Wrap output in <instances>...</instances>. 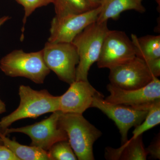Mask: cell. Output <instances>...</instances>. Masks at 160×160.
<instances>
[{
    "instance_id": "cell-1",
    "label": "cell",
    "mask_w": 160,
    "mask_h": 160,
    "mask_svg": "<svg viewBox=\"0 0 160 160\" xmlns=\"http://www.w3.org/2000/svg\"><path fill=\"white\" fill-rule=\"evenodd\" d=\"M58 124L66 132L78 160H95L93 146L102 136V132L78 113L60 111Z\"/></svg>"
},
{
    "instance_id": "cell-2",
    "label": "cell",
    "mask_w": 160,
    "mask_h": 160,
    "mask_svg": "<svg viewBox=\"0 0 160 160\" xmlns=\"http://www.w3.org/2000/svg\"><path fill=\"white\" fill-rule=\"evenodd\" d=\"M20 102L17 109L0 121L2 132L18 120L36 118L42 115L59 110L60 96H54L48 90H36L29 86L21 85L19 88Z\"/></svg>"
},
{
    "instance_id": "cell-3",
    "label": "cell",
    "mask_w": 160,
    "mask_h": 160,
    "mask_svg": "<svg viewBox=\"0 0 160 160\" xmlns=\"http://www.w3.org/2000/svg\"><path fill=\"white\" fill-rule=\"evenodd\" d=\"M109 30L107 21H96L83 29L72 41L79 58L76 69V81H88L89 69L98 59L103 41Z\"/></svg>"
},
{
    "instance_id": "cell-4",
    "label": "cell",
    "mask_w": 160,
    "mask_h": 160,
    "mask_svg": "<svg viewBox=\"0 0 160 160\" xmlns=\"http://www.w3.org/2000/svg\"><path fill=\"white\" fill-rule=\"evenodd\" d=\"M0 69L7 76L26 78L38 84H43L50 72L42 50L31 52L13 50L0 60Z\"/></svg>"
},
{
    "instance_id": "cell-5",
    "label": "cell",
    "mask_w": 160,
    "mask_h": 160,
    "mask_svg": "<svg viewBox=\"0 0 160 160\" xmlns=\"http://www.w3.org/2000/svg\"><path fill=\"white\" fill-rule=\"evenodd\" d=\"M42 51L46 66L60 80L69 85L76 81V69L79 58L72 43L47 42Z\"/></svg>"
},
{
    "instance_id": "cell-6",
    "label": "cell",
    "mask_w": 160,
    "mask_h": 160,
    "mask_svg": "<svg viewBox=\"0 0 160 160\" xmlns=\"http://www.w3.org/2000/svg\"><path fill=\"white\" fill-rule=\"evenodd\" d=\"M60 113V110L54 112L46 119L29 126L7 128L3 133L6 135L13 132L24 133L31 139L30 146L48 151L55 143L68 140L66 132L59 126Z\"/></svg>"
},
{
    "instance_id": "cell-7",
    "label": "cell",
    "mask_w": 160,
    "mask_h": 160,
    "mask_svg": "<svg viewBox=\"0 0 160 160\" xmlns=\"http://www.w3.org/2000/svg\"><path fill=\"white\" fill-rule=\"evenodd\" d=\"M107 89L110 94L105 99L106 101L138 110L148 111L160 100V81L157 77L146 86L138 89L126 90L110 83L107 85Z\"/></svg>"
},
{
    "instance_id": "cell-8",
    "label": "cell",
    "mask_w": 160,
    "mask_h": 160,
    "mask_svg": "<svg viewBox=\"0 0 160 160\" xmlns=\"http://www.w3.org/2000/svg\"><path fill=\"white\" fill-rule=\"evenodd\" d=\"M133 43L124 32L110 30L106 34L97 61L98 67L110 69L135 57Z\"/></svg>"
},
{
    "instance_id": "cell-9",
    "label": "cell",
    "mask_w": 160,
    "mask_h": 160,
    "mask_svg": "<svg viewBox=\"0 0 160 160\" xmlns=\"http://www.w3.org/2000/svg\"><path fill=\"white\" fill-rule=\"evenodd\" d=\"M91 107L99 109L114 121L119 130L122 144L128 141L129 129L142 122L148 112L146 110H138L130 106L109 102L104 99L101 93L93 98Z\"/></svg>"
},
{
    "instance_id": "cell-10",
    "label": "cell",
    "mask_w": 160,
    "mask_h": 160,
    "mask_svg": "<svg viewBox=\"0 0 160 160\" xmlns=\"http://www.w3.org/2000/svg\"><path fill=\"white\" fill-rule=\"evenodd\" d=\"M101 6L89 11L62 17L55 16L51 22L48 42H72L75 38L92 23L97 21Z\"/></svg>"
},
{
    "instance_id": "cell-11",
    "label": "cell",
    "mask_w": 160,
    "mask_h": 160,
    "mask_svg": "<svg viewBox=\"0 0 160 160\" xmlns=\"http://www.w3.org/2000/svg\"><path fill=\"white\" fill-rule=\"evenodd\" d=\"M109 69L110 84L126 90L144 87L155 77L146 62L137 57Z\"/></svg>"
},
{
    "instance_id": "cell-12",
    "label": "cell",
    "mask_w": 160,
    "mask_h": 160,
    "mask_svg": "<svg viewBox=\"0 0 160 160\" xmlns=\"http://www.w3.org/2000/svg\"><path fill=\"white\" fill-rule=\"evenodd\" d=\"M89 81H75L59 99V110L64 113L82 114L91 108L93 98L100 94Z\"/></svg>"
},
{
    "instance_id": "cell-13",
    "label": "cell",
    "mask_w": 160,
    "mask_h": 160,
    "mask_svg": "<svg viewBox=\"0 0 160 160\" xmlns=\"http://www.w3.org/2000/svg\"><path fill=\"white\" fill-rule=\"evenodd\" d=\"M148 153L145 149L142 135L131 138L118 148L107 147L105 157L111 160H146Z\"/></svg>"
},
{
    "instance_id": "cell-14",
    "label": "cell",
    "mask_w": 160,
    "mask_h": 160,
    "mask_svg": "<svg viewBox=\"0 0 160 160\" xmlns=\"http://www.w3.org/2000/svg\"><path fill=\"white\" fill-rule=\"evenodd\" d=\"M97 22L108 21L109 19L117 20L121 13L129 10H134L143 13L145 7L138 0H103Z\"/></svg>"
},
{
    "instance_id": "cell-15",
    "label": "cell",
    "mask_w": 160,
    "mask_h": 160,
    "mask_svg": "<svg viewBox=\"0 0 160 160\" xmlns=\"http://www.w3.org/2000/svg\"><path fill=\"white\" fill-rule=\"evenodd\" d=\"M136 57L145 61L160 58V36L146 35L138 38L131 35Z\"/></svg>"
},
{
    "instance_id": "cell-16",
    "label": "cell",
    "mask_w": 160,
    "mask_h": 160,
    "mask_svg": "<svg viewBox=\"0 0 160 160\" xmlns=\"http://www.w3.org/2000/svg\"><path fill=\"white\" fill-rule=\"evenodd\" d=\"M3 132L0 137L3 145L9 148L19 160H52L48 151L34 146L22 145L7 137Z\"/></svg>"
},
{
    "instance_id": "cell-17",
    "label": "cell",
    "mask_w": 160,
    "mask_h": 160,
    "mask_svg": "<svg viewBox=\"0 0 160 160\" xmlns=\"http://www.w3.org/2000/svg\"><path fill=\"white\" fill-rule=\"evenodd\" d=\"M52 4L57 18L79 14L93 9L87 0H53Z\"/></svg>"
},
{
    "instance_id": "cell-18",
    "label": "cell",
    "mask_w": 160,
    "mask_h": 160,
    "mask_svg": "<svg viewBox=\"0 0 160 160\" xmlns=\"http://www.w3.org/2000/svg\"><path fill=\"white\" fill-rule=\"evenodd\" d=\"M160 123V100L154 103L148 110V113L142 122L136 126L132 132V138L142 135L145 132L157 126Z\"/></svg>"
},
{
    "instance_id": "cell-19",
    "label": "cell",
    "mask_w": 160,
    "mask_h": 160,
    "mask_svg": "<svg viewBox=\"0 0 160 160\" xmlns=\"http://www.w3.org/2000/svg\"><path fill=\"white\" fill-rule=\"evenodd\" d=\"M48 152L52 160H78L68 140L55 143Z\"/></svg>"
},
{
    "instance_id": "cell-20",
    "label": "cell",
    "mask_w": 160,
    "mask_h": 160,
    "mask_svg": "<svg viewBox=\"0 0 160 160\" xmlns=\"http://www.w3.org/2000/svg\"><path fill=\"white\" fill-rule=\"evenodd\" d=\"M17 2L24 8L25 14L22 20L23 25L22 29V35L21 40L23 39L25 26L27 18L39 8L48 6L53 3V0H15Z\"/></svg>"
},
{
    "instance_id": "cell-21",
    "label": "cell",
    "mask_w": 160,
    "mask_h": 160,
    "mask_svg": "<svg viewBox=\"0 0 160 160\" xmlns=\"http://www.w3.org/2000/svg\"><path fill=\"white\" fill-rule=\"evenodd\" d=\"M148 154L150 155L153 158L160 159V136L158 137L151 145L146 149Z\"/></svg>"
},
{
    "instance_id": "cell-22",
    "label": "cell",
    "mask_w": 160,
    "mask_h": 160,
    "mask_svg": "<svg viewBox=\"0 0 160 160\" xmlns=\"http://www.w3.org/2000/svg\"><path fill=\"white\" fill-rule=\"evenodd\" d=\"M0 160H19L13 152L5 145H0Z\"/></svg>"
},
{
    "instance_id": "cell-23",
    "label": "cell",
    "mask_w": 160,
    "mask_h": 160,
    "mask_svg": "<svg viewBox=\"0 0 160 160\" xmlns=\"http://www.w3.org/2000/svg\"><path fill=\"white\" fill-rule=\"evenodd\" d=\"M153 76L158 78L160 75V58L146 62Z\"/></svg>"
},
{
    "instance_id": "cell-24",
    "label": "cell",
    "mask_w": 160,
    "mask_h": 160,
    "mask_svg": "<svg viewBox=\"0 0 160 160\" xmlns=\"http://www.w3.org/2000/svg\"><path fill=\"white\" fill-rule=\"evenodd\" d=\"M93 9L101 6L103 0H87Z\"/></svg>"
},
{
    "instance_id": "cell-25",
    "label": "cell",
    "mask_w": 160,
    "mask_h": 160,
    "mask_svg": "<svg viewBox=\"0 0 160 160\" xmlns=\"http://www.w3.org/2000/svg\"><path fill=\"white\" fill-rule=\"evenodd\" d=\"M10 19V17L9 16H4L0 18V28Z\"/></svg>"
},
{
    "instance_id": "cell-26",
    "label": "cell",
    "mask_w": 160,
    "mask_h": 160,
    "mask_svg": "<svg viewBox=\"0 0 160 160\" xmlns=\"http://www.w3.org/2000/svg\"><path fill=\"white\" fill-rule=\"evenodd\" d=\"M6 105L5 103L0 98V114L6 112Z\"/></svg>"
},
{
    "instance_id": "cell-27",
    "label": "cell",
    "mask_w": 160,
    "mask_h": 160,
    "mask_svg": "<svg viewBox=\"0 0 160 160\" xmlns=\"http://www.w3.org/2000/svg\"><path fill=\"white\" fill-rule=\"evenodd\" d=\"M2 132V129H1V126H0V133H1V132ZM3 144L2 141L1 137H0V145H3Z\"/></svg>"
},
{
    "instance_id": "cell-28",
    "label": "cell",
    "mask_w": 160,
    "mask_h": 160,
    "mask_svg": "<svg viewBox=\"0 0 160 160\" xmlns=\"http://www.w3.org/2000/svg\"><path fill=\"white\" fill-rule=\"evenodd\" d=\"M156 2L157 3L158 5L159 6V9H160V0H155Z\"/></svg>"
},
{
    "instance_id": "cell-29",
    "label": "cell",
    "mask_w": 160,
    "mask_h": 160,
    "mask_svg": "<svg viewBox=\"0 0 160 160\" xmlns=\"http://www.w3.org/2000/svg\"><path fill=\"white\" fill-rule=\"evenodd\" d=\"M139 2H142V1H143V0H138Z\"/></svg>"
}]
</instances>
